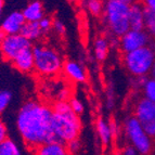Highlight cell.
Listing matches in <instances>:
<instances>
[{
	"label": "cell",
	"mask_w": 155,
	"mask_h": 155,
	"mask_svg": "<svg viewBox=\"0 0 155 155\" xmlns=\"http://www.w3.org/2000/svg\"><path fill=\"white\" fill-rule=\"evenodd\" d=\"M52 106L29 100L21 106L16 117V127L23 142L31 150L55 139L52 129Z\"/></svg>",
	"instance_id": "obj_1"
},
{
	"label": "cell",
	"mask_w": 155,
	"mask_h": 155,
	"mask_svg": "<svg viewBox=\"0 0 155 155\" xmlns=\"http://www.w3.org/2000/svg\"><path fill=\"white\" fill-rule=\"evenodd\" d=\"M52 116V129L55 139L63 143L78 138L81 129L79 115L73 111L67 100L57 101L53 105Z\"/></svg>",
	"instance_id": "obj_2"
},
{
	"label": "cell",
	"mask_w": 155,
	"mask_h": 155,
	"mask_svg": "<svg viewBox=\"0 0 155 155\" xmlns=\"http://www.w3.org/2000/svg\"><path fill=\"white\" fill-rule=\"evenodd\" d=\"M34 54V71L42 77H54L63 68V59L55 49L46 45L31 47Z\"/></svg>",
	"instance_id": "obj_3"
},
{
	"label": "cell",
	"mask_w": 155,
	"mask_h": 155,
	"mask_svg": "<svg viewBox=\"0 0 155 155\" xmlns=\"http://www.w3.org/2000/svg\"><path fill=\"white\" fill-rule=\"evenodd\" d=\"M155 61V44L141 47L123 55V63L127 72L134 77L150 75V71Z\"/></svg>",
	"instance_id": "obj_4"
},
{
	"label": "cell",
	"mask_w": 155,
	"mask_h": 155,
	"mask_svg": "<svg viewBox=\"0 0 155 155\" xmlns=\"http://www.w3.org/2000/svg\"><path fill=\"white\" fill-rule=\"evenodd\" d=\"M104 18L113 36L120 37L130 29L129 5L128 3L109 0L104 5Z\"/></svg>",
	"instance_id": "obj_5"
},
{
	"label": "cell",
	"mask_w": 155,
	"mask_h": 155,
	"mask_svg": "<svg viewBox=\"0 0 155 155\" xmlns=\"http://www.w3.org/2000/svg\"><path fill=\"white\" fill-rule=\"evenodd\" d=\"M124 134L128 143L134 145L139 154L147 155L152 152V137L147 134L136 116H130L125 120Z\"/></svg>",
	"instance_id": "obj_6"
},
{
	"label": "cell",
	"mask_w": 155,
	"mask_h": 155,
	"mask_svg": "<svg viewBox=\"0 0 155 155\" xmlns=\"http://www.w3.org/2000/svg\"><path fill=\"white\" fill-rule=\"evenodd\" d=\"M31 41L24 37L21 33L5 35V38L0 41V53L7 62H12L21 52L31 48Z\"/></svg>",
	"instance_id": "obj_7"
},
{
	"label": "cell",
	"mask_w": 155,
	"mask_h": 155,
	"mask_svg": "<svg viewBox=\"0 0 155 155\" xmlns=\"http://www.w3.org/2000/svg\"><path fill=\"white\" fill-rule=\"evenodd\" d=\"M134 116L147 134L155 138V102L145 98L140 99L134 106Z\"/></svg>",
	"instance_id": "obj_8"
},
{
	"label": "cell",
	"mask_w": 155,
	"mask_h": 155,
	"mask_svg": "<svg viewBox=\"0 0 155 155\" xmlns=\"http://www.w3.org/2000/svg\"><path fill=\"white\" fill-rule=\"evenodd\" d=\"M153 37L147 33L145 29H131L127 31L123 36L119 37V48L118 49L123 52L134 51L139 49L141 47L150 45Z\"/></svg>",
	"instance_id": "obj_9"
},
{
	"label": "cell",
	"mask_w": 155,
	"mask_h": 155,
	"mask_svg": "<svg viewBox=\"0 0 155 155\" xmlns=\"http://www.w3.org/2000/svg\"><path fill=\"white\" fill-rule=\"evenodd\" d=\"M26 20L23 13L20 11H14L3 18L0 23V28L2 29L7 35L21 33V29L25 24Z\"/></svg>",
	"instance_id": "obj_10"
},
{
	"label": "cell",
	"mask_w": 155,
	"mask_h": 155,
	"mask_svg": "<svg viewBox=\"0 0 155 155\" xmlns=\"http://www.w3.org/2000/svg\"><path fill=\"white\" fill-rule=\"evenodd\" d=\"M63 73L67 78L75 83H85L87 79L86 71L79 63L75 61H66L63 64Z\"/></svg>",
	"instance_id": "obj_11"
},
{
	"label": "cell",
	"mask_w": 155,
	"mask_h": 155,
	"mask_svg": "<svg viewBox=\"0 0 155 155\" xmlns=\"http://www.w3.org/2000/svg\"><path fill=\"white\" fill-rule=\"evenodd\" d=\"M129 25L131 29H144V7L141 2L129 5Z\"/></svg>",
	"instance_id": "obj_12"
},
{
	"label": "cell",
	"mask_w": 155,
	"mask_h": 155,
	"mask_svg": "<svg viewBox=\"0 0 155 155\" xmlns=\"http://www.w3.org/2000/svg\"><path fill=\"white\" fill-rule=\"evenodd\" d=\"M11 63L21 73H31L34 71V54L31 48L21 52Z\"/></svg>",
	"instance_id": "obj_13"
},
{
	"label": "cell",
	"mask_w": 155,
	"mask_h": 155,
	"mask_svg": "<svg viewBox=\"0 0 155 155\" xmlns=\"http://www.w3.org/2000/svg\"><path fill=\"white\" fill-rule=\"evenodd\" d=\"M35 153L38 155H66L68 154L66 150V145L65 143L53 140L49 141L44 144L39 145L35 150Z\"/></svg>",
	"instance_id": "obj_14"
},
{
	"label": "cell",
	"mask_w": 155,
	"mask_h": 155,
	"mask_svg": "<svg viewBox=\"0 0 155 155\" xmlns=\"http://www.w3.org/2000/svg\"><path fill=\"white\" fill-rule=\"evenodd\" d=\"M97 132L99 139L103 147H107L112 142V138L114 134V128L109 122L104 118H99L97 122Z\"/></svg>",
	"instance_id": "obj_15"
},
{
	"label": "cell",
	"mask_w": 155,
	"mask_h": 155,
	"mask_svg": "<svg viewBox=\"0 0 155 155\" xmlns=\"http://www.w3.org/2000/svg\"><path fill=\"white\" fill-rule=\"evenodd\" d=\"M26 21L38 22L45 16L44 7L40 1H31L29 5H26V8L22 11Z\"/></svg>",
	"instance_id": "obj_16"
},
{
	"label": "cell",
	"mask_w": 155,
	"mask_h": 155,
	"mask_svg": "<svg viewBox=\"0 0 155 155\" xmlns=\"http://www.w3.org/2000/svg\"><path fill=\"white\" fill-rule=\"evenodd\" d=\"M21 34L31 41H37L42 37L44 31L40 28L38 22L26 21L21 29Z\"/></svg>",
	"instance_id": "obj_17"
},
{
	"label": "cell",
	"mask_w": 155,
	"mask_h": 155,
	"mask_svg": "<svg viewBox=\"0 0 155 155\" xmlns=\"http://www.w3.org/2000/svg\"><path fill=\"white\" fill-rule=\"evenodd\" d=\"M110 50V42L105 37H98L94 40V55L99 62L105 61Z\"/></svg>",
	"instance_id": "obj_18"
},
{
	"label": "cell",
	"mask_w": 155,
	"mask_h": 155,
	"mask_svg": "<svg viewBox=\"0 0 155 155\" xmlns=\"http://www.w3.org/2000/svg\"><path fill=\"white\" fill-rule=\"evenodd\" d=\"M21 151L14 141L8 137L0 142V155H20Z\"/></svg>",
	"instance_id": "obj_19"
},
{
	"label": "cell",
	"mask_w": 155,
	"mask_h": 155,
	"mask_svg": "<svg viewBox=\"0 0 155 155\" xmlns=\"http://www.w3.org/2000/svg\"><path fill=\"white\" fill-rule=\"evenodd\" d=\"M142 90L145 99L155 102V78H147L142 86Z\"/></svg>",
	"instance_id": "obj_20"
},
{
	"label": "cell",
	"mask_w": 155,
	"mask_h": 155,
	"mask_svg": "<svg viewBox=\"0 0 155 155\" xmlns=\"http://www.w3.org/2000/svg\"><path fill=\"white\" fill-rule=\"evenodd\" d=\"M144 29L153 36L155 33V12L144 8Z\"/></svg>",
	"instance_id": "obj_21"
},
{
	"label": "cell",
	"mask_w": 155,
	"mask_h": 155,
	"mask_svg": "<svg viewBox=\"0 0 155 155\" xmlns=\"http://www.w3.org/2000/svg\"><path fill=\"white\" fill-rule=\"evenodd\" d=\"M86 5L89 12L94 16L101 15L104 11V5L101 2V0H87Z\"/></svg>",
	"instance_id": "obj_22"
},
{
	"label": "cell",
	"mask_w": 155,
	"mask_h": 155,
	"mask_svg": "<svg viewBox=\"0 0 155 155\" xmlns=\"http://www.w3.org/2000/svg\"><path fill=\"white\" fill-rule=\"evenodd\" d=\"M65 145H66V150L68 154H78L81 150V142L78 138L70 140L68 142L65 143Z\"/></svg>",
	"instance_id": "obj_23"
},
{
	"label": "cell",
	"mask_w": 155,
	"mask_h": 155,
	"mask_svg": "<svg viewBox=\"0 0 155 155\" xmlns=\"http://www.w3.org/2000/svg\"><path fill=\"white\" fill-rule=\"evenodd\" d=\"M11 98H12L11 92H9L7 90H0V115L8 107Z\"/></svg>",
	"instance_id": "obj_24"
},
{
	"label": "cell",
	"mask_w": 155,
	"mask_h": 155,
	"mask_svg": "<svg viewBox=\"0 0 155 155\" xmlns=\"http://www.w3.org/2000/svg\"><path fill=\"white\" fill-rule=\"evenodd\" d=\"M70 105L73 111L75 112L76 114H78V115H80V114L84 112V104H83V102L80 100H78V99H76V98L71 99Z\"/></svg>",
	"instance_id": "obj_25"
},
{
	"label": "cell",
	"mask_w": 155,
	"mask_h": 155,
	"mask_svg": "<svg viewBox=\"0 0 155 155\" xmlns=\"http://www.w3.org/2000/svg\"><path fill=\"white\" fill-rule=\"evenodd\" d=\"M52 22H53V20H51L50 18H47V16H44L41 20H39L38 23L40 28L42 29V31L47 33V31H49L52 28Z\"/></svg>",
	"instance_id": "obj_26"
},
{
	"label": "cell",
	"mask_w": 155,
	"mask_h": 155,
	"mask_svg": "<svg viewBox=\"0 0 155 155\" xmlns=\"http://www.w3.org/2000/svg\"><path fill=\"white\" fill-rule=\"evenodd\" d=\"M52 28L54 29L59 35H63L65 33V26L60 20H53V22H52Z\"/></svg>",
	"instance_id": "obj_27"
},
{
	"label": "cell",
	"mask_w": 155,
	"mask_h": 155,
	"mask_svg": "<svg viewBox=\"0 0 155 155\" xmlns=\"http://www.w3.org/2000/svg\"><path fill=\"white\" fill-rule=\"evenodd\" d=\"M122 153L124 155H137V154H139L138 151H137V149H136L134 145L129 144V143H128V145H126L125 147H123Z\"/></svg>",
	"instance_id": "obj_28"
},
{
	"label": "cell",
	"mask_w": 155,
	"mask_h": 155,
	"mask_svg": "<svg viewBox=\"0 0 155 155\" xmlns=\"http://www.w3.org/2000/svg\"><path fill=\"white\" fill-rule=\"evenodd\" d=\"M8 137V130H7V127H5V123L0 119V142L5 140V138Z\"/></svg>",
	"instance_id": "obj_29"
},
{
	"label": "cell",
	"mask_w": 155,
	"mask_h": 155,
	"mask_svg": "<svg viewBox=\"0 0 155 155\" xmlns=\"http://www.w3.org/2000/svg\"><path fill=\"white\" fill-rule=\"evenodd\" d=\"M141 3L144 8L155 12V0H141Z\"/></svg>",
	"instance_id": "obj_30"
},
{
	"label": "cell",
	"mask_w": 155,
	"mask_h": 155,
	"mask_svg": "<svg viewBox=\"0 0 155 155\" xmlns=\"http://www.w3.org/2000/svg\"><path fill=\"white\" fill-rule=\"evenodd\" d=\"M3 7H5V0H0V21H1V16H2Z\"/></svg>",
	"instance_id": "obj_31"
},
{
	"label": "cell",
	"mask_w": 155,
	"mask_h": 155,
	"mask_svg": "<svg viewBox=\"0 0 155 155\" xmlns=\"http://www.w3.org/2000/svg\"><path fill=\"white\" fill-rule=\"evenodd\" d=\"M150 76L153 78H155V61H154V63H153L152 68H151V71H150Z\"/></svg>",
	"instance_id": "obj_32"
},
{
	"label": "cell",
	"mask_w": 155,
	"mask_h": 155,
	"mask_svg": "<svg viewBox=\"0 0 155 155\" xmlns=\"http://www.w3.org/2000/svg\"><path fill=\"white\" fill-rule=\"evenodd\" d=\"M117 1H122V2L128 3V5H131V3H134V1H137V0H117Z\"/></svg>",
	"instance_id": "obj_33"
},
{
	"label": "cell",
	"mask_w": 155,
	"mask_h": 155,
	"mask_svg": "<svg viewBox=\"0 0 155 155\" xmlns=\"http://www.w3.org/2000/svg\"><path fill=\"white\" fill-rule=\"evenodd\" d=\"M5 35H7V34L5 33V31H2V29L0 28V41H1V40H2L3 38H5Z\"/></svg>",
	"instance_id": "obj_34"
},
{
	"label": "cell",
	"mask_w": 155,
	"mask_h": 155,
	"mask_svg": "<svg viewBox=\"0 0 155 155\" xmlns=\"http://www.w3.org/2000/svg\"><path fill=\"white\" fill-rule=\"evenodd\" d=\"M152 37H153V38H154V39H155V33H154V34H153V36H152Z\"/></svg>",
	"instance_id": "obj_35"
},
{
	"label": "cell",
	"mask_w": 155,
	"mask_h": 155,
	"mask_svg": "<svg viewBox=\"0 0 155 155\" xmlns=\"http://www.w3.org/2000/svg\"><path fill=\"white\" fill-rule=\"evenodd\" d=\"M70 1H76V0H70Z\"/></svg>",
	"instance_id": "obj_36"
}]
</instances>
